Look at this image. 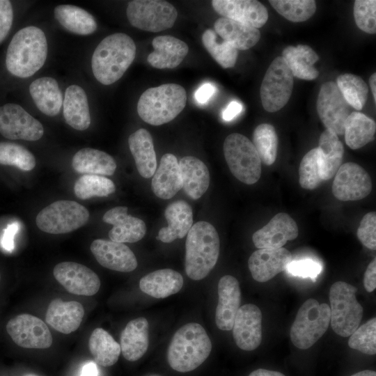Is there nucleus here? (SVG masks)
Masks as SVG:
<instances>
[{"instance_id":"49","label":"nucleus","mask_w":376,"mask_h":376,"mask_svg":"<svg viewBox=\"0 0 376 376\" xmlns=\"http://www.w3.org/2000/svg\"><path fill=\"white\" fill-rule=\"evenodd\" d=\"M354 17L357 26L361 31L376 33V1L356 0L354 4Z\"/></svg>"},{"instance_id":"31","label":"nucleus","mask_w":376,"mask_h":376,"mask_svg":"<svg viewBox=\"0 0 376 376\" xmlns=\"http://www.w3.org/2000/svg\"><path fill=\"white\" fill-rule=\"evenodd\" d=\"M182 188L192 199L201 198L210 185V173L206 165L199 159L186 156L179 161Z\"/></svg>"},{"instance_id":"63","label":"nucleus","mask_w":376,"mask_h":376,"mask_svg":"<svg viewBox=\"0 0 376 376\" xmlns=\"http://www.w3.org/2000/svg\"><path fill=\"white\" fill-rule=\"evenodd\" d=\"M0 280H1V274H0Z\"/></svg>"},{"instance_id":"18","label":"nucleus","mask_w":376,"mask_h":376,"mask_svg":"<svg viewBox=\"0 0 376 376\" xmlns=\"http://www.w3.org/2000/svg\"><path fill=\"white\" fill-rule=\"evenodd\" d=\"M299 235L295 221L287 213L276 214L265 226L256 231L252 240L258 249H279Z\"/></svg>"},{"instance_id":"42","label":"nucleus","mask_w":376,"mask_h":376,"mask_svg":"<svg viewBox=\"0 0 376 376\" xmlns=\"http://www.w3.org/2000/svg\"><path fill=\"white\" fill-rule=\"evenodd\" d=\"M253 144L261 162L270 166L277 157L278 136L273 125L263 123L256 127L253 134Z\"/></svg>"},{"instance_id":"28","label":"nucleus","mask_w":376,"mask_h":376,"mask_svg":"<svg viewBox=\"0 0 376 376\" xmlns=\"http://www.w3.org/2000/svg\"><path fill=\"white\" fill-rule=\"evenodd\" d=\"M149 345V324L143 317L130 321L120 334V350L129 361H135L146 352Z\"/></svg>"},{"instance_id":"58","label":"nucleus","mask_w":376,"mask_h":376,"mask_svg":"<svg viewBox=\"0 0 376 376\" xmlns=\"http://www.w3.org/2000/svg\"><path fill=\"white\" fill-rule=\"evenodd\" d=\"M248 376H285L283 373L265 369V368H258L252 371Z\"/></svg>"},{"instance_id":"22","label":"nucleus","mask_w":376,"mask_h":376,"mask_svg":"<svg viewBox=\"0 0 376 376\" xmlns=\"http://www.w3.org/2000/svg\"><path fill=\"white\" fill-rule=\"evenodd\" d=\"M127 207L118 206L109 210L103 215L104 222L113 225L109 237L113 242H136L141 240L146 232L145 222L127 214Z\"/></svg>"},{"instance_id":"3","label":"nucleus","mask_w":376,"mask_h":376,"mask_svg":"<svg viewBox=\"0 0 376 376\" xmlns=\"http://www.w3.org/2000/svg\"><path fill=\"white\" fill-rule=\"evenodd\" d=\"M185 249L187 275L195 281L204 279L219 258L220 241L217 230L209 222H196L187 233Z\"/></svg>"},{"instance_id":"43","label":"nucleus","mask_w":376,"mask_h":376,"mask_svg":"<svg viewBox=\"0 0 376 376\" xmlns=\"http://www.w3.org/2000/svg\"><path fill=\"white\" fill-rule=\"evenodd\" d=\"M115 190L116 186L112 180L98 175L85 174L75 182L74 186L75 194L82 200L93 196H107Z\"/></svg>"},{"instance_id":"55","label":"nucleus","mask_w":376,"mask_h":376,"mask_svg":"<svg viewBox=\"0 0 376 376\" xmlns=\"http://www.w3.org/2000/svg\"><path fill=\"white\" fill-rule=\"evenodd\" d=\"M363 285L367 292H371L376 288V259L368 265L363 276Z\"/></svg>"},{"instance_id":"39","label":"nucleus","mask_w":376,"mask_h":376,"mask_svg":"<svg viewBox=\"0 0 376 376\" xmlns=\"http://www.w3.org/2000/svg\"><path fill=\"white\" fill-rule=\"evenodd\" d=\"M376 123L364 113L352 111L344 125L345 141L351 149L363 147L375 139Z\"/></svg>"},{"instance_id":"59","label":"nucleus","mask_w":376,"mask_h":376,"mask_svg":"<svg viewBox=\"0 0 376 376\" xmlns=\"http://www.w3.org/2000/svg\"><path fill=\"white\" fill-rule=\"evenodd\" d=\"M369 84L373 95L375 103L376 102V73H373L369 78Z\"/></svg>"},{"instance_id":"11","label":"nucleus","mask_w":376,"mask_h":376,"mask_svg":"<svg viewBox=\"0 0 376 376\" xmlns=\"http://www.w3.org/2000/svg\"><path fill=\"white\" fill-rule=\"evenodd\" d=\"M294 77L282 56L273 60L263 79L260 95L262 105L268 112H276L289 101Z\"/></svg>"},{"instance_id":"54","label":"nucleus","mask_w":376,"mask_h":376,"mask_svg":"<svg viewBox=\"0 0 376 376\" xmlns=\"http://www.w3.org/2000/svg\"><path fill=\"white\" fill-rule=\"evenodd\" d=\"M217 88L211 83H205L201 85L195 92L194 97L198 103L206 104L215 93Z\"/></svg>"},{"instance_id":"16","label":"nucleus","mask_w":376,"mask_h":376,"mask_svg":"<svg viewBox=\"0 0 376 376\" xmlns=\"http://www.w3.org/2000/svg\"><path fill=\"white\" fill-rule=\"evenodd\" d=\"M53 274L67 291L74 295L91 296L96 294L100 287V280L92 269L75 262L57 264Z\"/></svg>"},{"instance_id":"48","label":"nucleus","mask_w":376,"mask_h":376,"mask_svg":"<svg viewBox=\"0 0 376 376\" xmlns=\"http://www.w3.org/2000/svg\"><path fill=\"white\" fill-rule=\"evenodd\" d=\"M348 345L363 354L376 353V318H373L358 327L350 336Z\"/></svg>"},{"instance_id":"40","label":"nucleus","mask_w":376,"mask_h":376,"mask_svg":"<svg viewBox=\"0 0 376 376\" xmlns=\"http://www.w3.org/2000/svg\"><path fill=\"white\" fill-rule=\"evenodd\" d=\"M88 347L95 363L104 367L115 364L121 352L120 344L102 328L93 330L89 338Z\"/></svg>"},{"instance_id":"33","label":"nucleus","mask_w":376,"mask_h":376,"mask_svg":"<svg viewBox=\"0 0 376 376\" xmlns=\"http://www.w3.org/2000/svg\"><path fill=\"white\" fill-rule=\"evenodd\" d=\"M183 285L182 275L171 269H162L143 276L139 281L141 290L157 299L166 298L179 292Z\"/></svg>"},{"instance_id":"34","label":"nucleus","mask_w":376,"mask_h":376,"mask_svg":"<svg viewBox=\"0 0 376 376\" xmlns=\"http://www.w3.org/2000/svg\"><path fill=\"white\" fill-rule=\"evenodd\" d=\"M29 92L38 109L49 116H56L63 104V94L56 79L43 77L34 80Z\"/></svg>"},{"instance_id":"25","label":"nucleus","mask_w":376,"mask_h":376,"mask_svg":"<svg viewBox=\"0 0 376 376\" xmlns=\"http://www.w3.org/2000/svg\"><path fill=\"white\" fill-rule=\"evenodd\" d=\"M151 187L153 193L162 199L171 198L182 188L180 166L174 155L166 153L162 157Z\"/></svg>"},{"instance_id":"47","label":"nucleus","mask_w":376,"mask_h":376,"mask_svg":"<svg viewBox=\"0 0 376 376\" xmlns=\"http://www.w3.org/2000/svg\"><path fill=\"white\" fill-rule=\"evenodd\" d=\"M299 175V185L305 189H315L323 181L321 177L318 148L311 149L304 156L300 162Z\"/></svg>"},{"instance_id":"45","label":"nucleus","mask_w":376,"mask_h":376,"mask_svg":"<svg viewBox=\"0 0 376 376\" xmlns=\"http://www.w3.org/2000/svg\"><path fill=\"white\" fill-rule=\"evenodd\" d=\"M269 2L279 14L293 22L308 19L316 10L314 0H270Z\"/></svg>"},{"instance_id":"27","label":"nucleus","mask_w":376,"mask_h":376,"mask_svg":"<svg viewBox=\"0 0 376 376\" xmlns=\"http://www.w3.org/2000/svg\"><path fill=\"white\" fill-rule=\"evenodd\" d=\"M168 222L167 227L162 228L157 240L169 243L184 237L193 224V212L190 205L183 200H178L167 206L164 212Z\"/></svg>"},{"instance_id":"12","label":"nucleus","mask_w":376,"mask_h":376,"mask_svg":"<svg viewBox=\"0 0 376 376\" xmlns=\"http://www.w3.org/2000/svg\"><path fill=\"white\" fill-rule=\"evenodd\" d=\"M0 134L11 140L38 141L44 134L42 125L20 105L0 107Z\"/></svg>"},{"instance_id":"10","label":"nucleus","mask_w":376,"mask_h":376,"mask_svg":"<svg viewBox=\"0 0 376 376\" xmlns=\"http://www.w3.org/2000/svg\"><path fill=\"white\" fill-rule=\"evenodd\" d=\"M126 14L131 25L139 29L159 32L171 28L178 17L175 8L162 0H134L128 3Z\"/></svg>"},{"instance_id":"62","label":"nucleus","mask_w":376,"mask_h":376,"mask_svg":"<svg viewBox=\"0 0 376 376\" xmlns=\"http://www.w3.org/2000/svg\"><path fill=\"white\" fill-rule=\"evenodd\" d=\"M152 376H157V375H152Z\"/></svg>"},{"instance_id":"24","label":"nucleus","mask_w":376,"mask_h":376,"mask_svg":"<svg viewBox=\"0 0 376 376\" xmlns=\"http://www.w3.org/2000/svg\"><path fill=\"white\" fill-rule=\"evenodd\" d=\"M154 51L147 58L148 63L157 69H173L187 55L189 47L182 40L171 36H159L152 42Z\"/></svg>"},{"instance_id":"56","label":"nucleus","mask_w":376,"mask_h":376,"mask_svg":"<svg viewBox=\"0 0 376 376\" xmlns=\"http://www.w3.org/2000/svg\"><path fill=\"white\" fill-rule=\"evenodd\" d=\"M243 107L240 102L232 101L222 111V118L230 121L238 116L242 111Z\"/></svg>"},{"instance_id":"19","label":"nucleus","mask_w":376,"mask_h":376,"mask_svg":"<svg viewBox=\"0 0 376 376\" xmlns=\"http://www.w3.org/2000/svg\"><path fill=\"white\" fill-rule=\"evenodd\" d=\"M212 6L222 17L255 27H262L268 19L265 6L256 0H213Z\"/></svg>"},{"instance_id":"17","label":"nucleus","mask_w":376,"mask_h":376,"mask_svg":"<svg viewBox=\"0 0 376 376\" xmlns=\"http://www.w3.org/2000/svg\"><path fill=\"white\" fill-rule=\"evenodd\" d=\"M232 329L237 347L245 351L256 350L262 340V313L260 308L252 304L240 306Z\"/></svg>"},{"instance_id":"8","label":"nucleus","mask_w":376,"mask_h":376,"mask_svg":"<svg viewBox=\"0 0 376 376\" xmlns=\"http://www.w3.org/2000/svg\"><path fill=\"white\" fill-rule=\"evenodd\" d=\"M224 155L233 175L240 182L253 185L261 175V160L253 144L239 133L229 134L223 145Z\"/></svg>"},{"instance_id":"60","label":"nucleus","mask_w":376,"mask_h":376,"mask_svg":"<svg viewBox=\"0 0 376 376\" xmlns=\"http://www.w3.org/2000/svg\"><path fill=\"white\" fill-rule=\"evenodd\" d=\"M350 376H376V372L372 370H363L354 373Z\"/></svg>"},{"instance_id":"9","label":"nucleus","mask_w":376,"mask_h":376,"mask_svg":"<svg viewBox=\"0 0 376 376\" xmlns=\"http://www.w3.org/2000/svg\"><path fill=\"white\" fill-rule=\"evenodd\" d=\"M89 218L88 210L77 202L60 200L41 210L36 216L40 230L50 234H63L85 225Z\"/></svg>"},{"instance_id":"14","label":"nucleus","mask_w":376,"mask_h":376,"mask_svg":"<svg viewBox=\"0 0 376 376\" xmlns=\"http://www.w3.org/2000/svg\"><path fill=\"white\" fill-rule=\"evenodd\" d=\"M6 331L18 346L24 348L46 349L53 342L47 324L30 314H21L11 318L6 324Z\"/></svg>"},{"instance_id":"20","label":"nucleus","mask_w":376,"mask_h":376,"mask_svg":"<svg viewBox=\"0 0 376 376\" xmlns=\"http://www.w3.org/2000/svg\"><path fill=\"white\" fill-rule=\"evenodd\" d=\"M91 251L102 267L111 270L130 272L138 265L132 251L123 243L97 239L91 243Z\"/></svg>"},{"instance_id":"30","label":"nucleus","mask_w":376,"mask_h":376,"mask_svg":"<svg viewBox=\"0 0 376 376\" xmlns=\"http://www.w3.org/2000/svg\"><path fill=\"white\" fill-rule=\"evenodd\" d=\"M63 117L72 128L83 131L91 125V115L87 95L84 90L77 85L69 86L65 92Z\"/></svg>"},{"instance_id":"61","label":"nucleus","mask_w":376,"mask_h":376,"mask_svg":"<svg viewBox=\"0 0 376 376\" xmlns=\"http://www.w3.org/2000/svg\"><path fill=\"white\" fill-rule=\"evenodd\" d=\"M24 376H38V375H33V374H27Z\"/></svg>"},{"instance_id":"36","label":"nucleus","mask_w":376,"mask_h":376,"mask_svg":"<svg viewBox=\"0 0 376 376\" xmlns=\"http://www.w3.org/2000/svg\"><path fill=\"white\" fill-rule=\"evenodd\" d=\"M318 155L322 179H331L341 165L344 147L334 132L326 129L319 139Z\"/></svg>"},{"instance_id":"52","label":"nucleus","mask_w":376,"mask_h":376,"mask_svg":"<svg viewBox=\"0 0 376 376\" xmlns=\"http://www.w3.org/2000/svg\"><path fill=\"white\" fill-rule=\"evenodd\" d=\"M13 22V10L10 1L0 0V43L8 36Z\"/></svg>"},{"instance_id":"5","label":"nucleus","mask_w":376,"mask_h":376,"mask_svg":"<svg viewBox=\"0 0 376 376\" xmlns=\"http://www.w3.org/2000/svg\"><path fill=\"white\" fill-rule=\"evenodd\" d=\"M187 103L185 89L176 84L151 87L140 96L137 103L139 117L152 125H161L173 120Z\"/></svg>"},{"instance_id":"57","label":"nucleus","mask_w":376,"mask_h":376,"mask_svg":"<svg viewBox=\"0 0 376 376\" xmlns=\"http://www.w3.org/2000/svg\"><path fill=\"white\" fill-rule=\"evenodd\" d=\"M80 376H98V369L94 362H88L81 368Z\"/></svg>"},{"instance_id":"2","label":"nucleus","mask_w":376,"mask_h":376,"mask_svg":"<svg viewBox=\"0 0 376 376\" xmlns=\"http://www.w3.org/2000/svg\"><path fill=\"white\" fill-rule=\"evenodd\" d=\"M47 42L40 28L29 26L13 37L6 55V65L13 75L26 78L38 72L45 63Z\"/></svg>"},{"instance_id":"13","label":"nucleus","mask_w":376,"mask_h":376,"mask_svg":"<svg viewBox=\"0 0 376 376\" xmlns=\"http://www.w3.org/2000/svg\"><path fill=\"white\" fill-rule=\"evenodd\" d=\"M317 111L325 126L338 136L343 135L344 125L351 113V107L343 97L336 84L325 82L321 86L317 99Z\"/></svg>"},{"instance_id":"15","label":"nucleus","mask_w":376,"mask_h":376,"mask_svg":"<svg viewBox=\"0 0 376 376\" xmlns=\"http://www.w3.org/2000/svg\"><path fill=\"white\" fill-rule=\"evenodd\" d=\"M372 187L367 171L358 164L347 162L340 165L335 174L332 193L340 201H357L366 197Z\"/></svg>"},{"instance_id":"35","label":"nucleus","mask_w":376,"mask_h":376,"mask_svg":"<svg viewBox=\"0 0 376 376\" xmlns=\"http://www.w3.org/2000/svg\"><path fill=\"white\" fill-rule=\"evenodd\" d=\"M72 166L76 172L84 175H111L116 169V163L105 152L84 148L74 155Z\"/></svg>"},{"instance_id":"50","label":"nucleus","mask_w":376,"mask_h":376,"mask_svg":"<svg viewBox=\"0 0 376 376\" xmlns=\"http://www.w3.org/2000/svg\"><path fill=\"white\" fill-rule=\"evenodd\" d=\"M360 242L368 249L376 248V212H370L364 215L357 229Z\"/></svg>"},{"instance_id":"23","label":"nucleus","mask_w":376,"mask_h":376,"mask_svg":"<svg viewBox=\"0 0 376 376\" xmlns=\"http://www.w3.org/2000/svg\"><path fill=\"white\" fill-rule=\"evenodd\" d=\"M218 304L215 312L217 327L231 330L235 315L240 308L241 291L238 281L233 276H222L218 283Z\"/></svg>"},{"instance_id":"41","label":"nucleus","mask_w":376,"mask_h":376,"mask_svg":"<svg viewBox=\"0 0 376 376\" xmlns=\"http://www.w3.org/2000/svg\"><path fill=\"white\" fill-rule=\"evenodd\" d=\"M336 84L352 108L359 111L363 109L368 99V88L361 77L345 73L338 77Z\"/></svg>"},{"instance_id":"21","label":"nucleus","mask_w":376,"mask_h":376,"mask_svg":"<svg viewBox=\"0 0 376 376\" xmlns=\"http://www.w3.org/2000/svg\"><path fill=\"white\" fill-rule=\"evenodd\" d=\"M292 260V253L283 247L260 249L250 256L248 265L254 280L266 282L286 270Z\"/></svg>"},{"instance_id":"1","label":"nucleus","mask_w":376,"mask_h":376,"mask_svg":"<svg viewBox=\"0 0 376 376\" xmlns=\"http://www.w3.org/2000/svg\"><path fill=\"white\" fill-rule=\"evenodd\" d=\"M134 40L123 33L104 38L95 48L91 68L95 79L102 84L110 85L120 79L136 56Z\"/></svg>"},{"instance_id":"51","label":"nucleus","mask_w":376,"mask_h":376,"mask_svg":"<svg viewBox=\"0 0 376 376\" xmlns=\"http://www.w3.org/2000/svg\"><path fill=\"white\" fill-rule=\"evenodd\" d=\"M322 266L311 259L292 260L286 270L292 275L300 277H309L315 279L322 271Z\"/></svg>"},{"instance_id":"29","label":"nucleus","mask_w":376,"mask_h":376,"mask_svg":"<svg viewBox=\"0 0 376 376\" xmlns=\"http://www.w3.org/2000/svg\"><path fill=\"white\" fill-rule=\"evenodd\" d=\"M214 31L224 41L237 50H246L253 47L260 38L259 30L241 22L220 17L214 24Z\"/></svg>"},{"instance_id":"53","label":"nucleus","mask_w":376,"mask_h":376,"mask_svg":"<svg viewBox=\"0 0 376 376\" xmlns=\"http://www.w3.org/2000/svg\"><path fill=\"white\" fill-rule=\"evenodd\" d=\"M19 224L13 222L4 230L1 237V246L7 251L11 252L14 247V237L19 230Z\"/></svg>"},{"instance_id":"46","label":"nucleus","mask_w":376,"mask_h":376,"mask_svg":"<svg viewBox=\"0 0 376 376\" xmlns=\"http://www.w3.org/2000/svg\"><path fill=\"white\" fill-rule=\"evenodd\" d=\"M33 155L25 147L12 142H0V164L29 171L36 166Z\"/></svg>"},{"instance_id":"4","label":"nucleus","mask_w":376,"mask_h":376,"mask_svg":"<svg viewBox=\"0 0 376 376\" xmlns=\"http://www.w3.org/2000/svg\"><path fill=\"white\" fill-rule=\"evenodd\" d=\"M212 343L198 323H187L173 335L168 348L167 359L173 370L186 373L201 366L208 357Z\"/></svg>"},{"instance_id":"44","label":"nucleus","mask_w":376,"mask_h":376,"mask_svg":"<svg viewBox=\"0 0 376 376\" xmlns=\"http://www.w3.org/2000/svg\"><path fill=\"white\" fill-rule=\"evenodd\" d=\"M217 36L214 30H205L201 38L203 46L222 68H233L237 61L238 50L226 41L219 42Z\"/></svg>"},{"instance_id":"32","label":"nucleus","mask_w":376,"mask_h":376,"mask_svg":"<svg viewBox=\"0 0 376 376\" xmlns=\"http://www.w3.org/2000/svg\"><path fill=\"white\" fill-rule=\"evenodd\" d=\"M128 144L139 174L145 178L152 177L157 169V159L150 132L143 128L136 130L129 136Z\"/></svg>"},{"instance_id":"6","label":"nucleus","mask_w":376,"mask_h":376,"mask_svg":"<svg viewBox=\"0 0 376 376\" xmlns=\"http://www.w3.org/2000/svg\"><path fill=\"white\" fill-rule=\"evenodd\" d=\"M357 289L343 281L334 283L329 290L330 323L342 337L350 336L359 326L363 307L356 298Z\"/></svg>"},{"instance_id":"26","label":"nucleus","mask_w":376,"mask_h":376,"mask_svg":"<svg viewBox=\"0 0 376 376\" xmlns=\"http://www.w3.org/2000/svg\"><path fill=\"white\" fill-rule=\"evenodd\" d=\"M84 315V309L80 303L55 299L49 304L45 320L55 330L68 334L79 328Z\"/></svg>"},{"instance_id":"7","label":"nucleus","mask_w":376,"mask_h":376,"mask_svg":"<svg viewBox=\"0 0 376 376\" xmlns=\"http://www.w3.org/2000/svg\"><path fill=\"white\" fill-rule=\"evenodd\" d=\"M329 324V306L308 299L297 313L290 331V340L297 348L308 349L324 335Z\"/></svg>"},{"instance_id":"38","label":"nucleus","mask_w":376,"mask_h":376,"mask_svg":"<svg viewBox=\"0 0 376 376\" xmlns=\"http://www.w3.org/2000/svg\"><path fill=\"white\" fill-rule=\"evenodd\" d=\"M56 19L68 31L78 35L94 33L97 22L93 16L86 10L73 5L57 6L54 10Z\"/></svg>"},{"instance_id":"37","label":"nucleus","mask_w":376,"mask_h":376,"mask_svg":"<svg viewBox=\"0 0 376 376\" xmlns=\"http://www.w3.org/2000/svg\"><path fill=\"white\" fill-rule=\"evenodd\" d=\"M282 57L293 77L304 80H313L318 77L319 72L314 64L319 56L309 46H288L283 49Z\"/></svg>"}]
</instances>
